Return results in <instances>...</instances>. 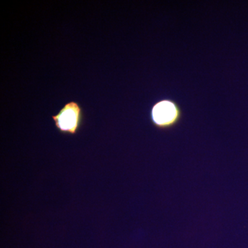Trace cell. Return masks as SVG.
I'll use <instances>...</instances> for the list:
<instances>
[{"mask_svg": "<svg viewBox=\"0 0 248 248\" xmlns=\"http://www.w3.org/2000/svg\"><path fill=\"white\" fill-rule=\"evenodd\" d=\"M55 125L62 134L75 135L83 122V110L76 102L66 103L57 115L52 116Z\"/></svg>", "mask_w": 248, "mask_h": 248, "instance_id": "obj_1", "label": "cell"}, {"mask_svg": "<svg viewBox=\"0 0 248 248\" xmlns=\"http://www.w3.org/2000/svg\"><path fill=\"white\" fill-rule=\"evenodd\" d=\"M179 113L172 103L162 101L156 103L151 110V120L160 129L169 128L177 123Z\"/></svg>", "mask_w": 248, "mask_h": 248, "instance_id": "obj_2", "label": "cell"}]
</instances>
